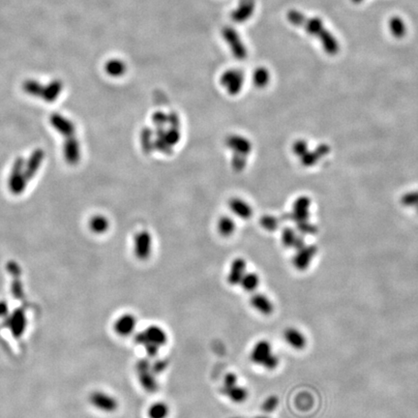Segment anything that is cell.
<instances>
[{"label":"cell","instance_id":"1","mask_svg":"<svg viewBox=\"0 0 418 418\" xmlns=\"http://www.w3.org/2000/svg\"><path fill=\"white\" fill-rule=\"evenodd\" d=\"M288 20L292 24L303 27L307 33L317 38L329 55H335L339 52V44L336 38L329 32L322 21L318 18H307L304 14L292 10L288 13Z\"/></svg>","mask_w":418,"mask_h":418},{"label":"cell","instance_id":"2","mask_svg":"<svg viewBox=\"0 0 418 418\" xmlns=\"http://www.w3.org/2000/svg\"><path fill=\"white\" fill-rule=\"evenodd\" d=\"M24 165L25 160L23 157L15 159L12 165L11 171L8 179V187L10 192L17 196L23 194L25 191L28 182L24 175Z\"/></svg>","mask_w":418,"mask_h":418},{"label":"cell","instance_id":"3","mask_svg":"<svg viewBox=\"0 0 418 418\" xmlns=\"http://www.w3.org/2000/svg\"><path fill=\"white\" fill-rule=\"evenodd\" d=\"M136 371L138 382L146 391L154 393L158 390L156 375L152 372L151 362L148 358H142L136 362Z\"/></svg>","mask_w":418,"mask_h":418},{"label":"cell","instance_id":"4","mask_svg":"<svg viewBox=\"0 0 418 418\" xmlns=\"http://www.w3.org/2000/svg\"><path fill=\"white\" fill-rule=\"evenodd\" d=\"M135 342L142 346H145L147 343H152L161 348L168 343V335L165 330L158 326H150L136 333Z\"/></svg>","mask_w":418,"mask_h":418},{"label":"cell","instance_id":"5","mask_svg":"<svg viewBox=\"0 0 418 418\" xmlns=\"http://www.w3.org/2000/svg\"><path fill=\"white\" fill-rule=\"evenodd\" d=\"M5 326L13 337L21 338L27 328V318L23 309H16L5 318Z\"/></svg>","mask_w":418,"mask_h":418},{"label":"cell","instance_id":"6","mask_svg":"<svg viewBox=\"0 0 418 418\" xmlns=\"http://www.w3.org/2000/svg\"><path fill=\"white\" fill-rule=\"evenodd\" d=\"M89 403L93 407L104 412H114L118 407L117 400L101 390L93 391L89 395Z\"/></svg>","mask_w":418,"mask_h":418},{"label":"cell","instance_id":"7","mask_svg":"<svg viewBox=\"0 0 418 418\" xmlns=\"http://www.w3.org/2000/svg\"><path fill=\"white\" fill-rule=\"evenodd\" d=\"M244 76L238 70H228L221 77V84L230 95L238 94L243 86Z\"/></svg>","mask_w":418,"mask_h":418},{"label":"cell","instance_id":"8","mask_svg":"<svg viewBox=\"0 0 418 418\" xmlns=\"http://www.w3.org/2000/svg\"><path fill=\"white\" fill-rule=\"evenodd\" d=\"M152 251V238L148 231H140L134 239V253L136 259L146 260Z\"/></svg>","mask_w":418,"mask_h":418},{"label":"cell","instance_id":"9","mask_svg":"<svg viewBox=\"0 0 418 418\" xmlns=\"http://www.w3.org/2000/svg\"><path fill=\"white\" fill-rule=\"evenodd\" d=\"M227 44L229 45L234 56L238 59H243L247 56V51L243 45L238 32L231 27H225L222 31Z\"/></svg>","mask_w":418,"mask_h":418},{"label":"cell","instance_id":"10","mask_svg":"<svg viewBox=\"0 0 418 418\" xmlns=\"http://www.w3.org/2000/svg\"><path fill=\"white\" fill-rule=\"evenodd\" d=\"M136 328V316L132 314H123L113 323L114 332L121 337L132 335Z\"/></svg>","mask_w":418,"mask_h":418},{"label":"cell","instance_id":"11","mask_svg":"<svg viewBox=\"0 0 418 418\" xmlns=\"http://www.w3.org/2000/svg\"><path fill=\"white\" fill-rule=\"evenodd\" d=\"M50 122L59 134L65 137L74 136L76 132V126L72 120L66 118L60 113H53L50 117Z\"/></svg>","mask_w":418,"mask_h":418},{"label":"cell","instance_id":"12","mask_svg":"<svg viewBox=\"0 0 418 418\" xmlns=\"http://www.w3.org/2000/svg\"><path fill=\"white\" fill-rule=\"evenodd\" d=\"M45 158V152L43 149L38 148L30 154L29 158L25 160L24 165V175L27 180H31L38 172L39 169L42 166V163Z\"/></svg>","mask_w":418,"mask_h":418},{"label":"cell","instance_id":"13","mask_svg":"<svg viewBox=\"0 0 418 418\" xmlns=\"http://www.w3.org/2000/svg\"><path fill=\"white\" fill-rule=\"evenodd\" d=\"M63 155L70 166L77 165L80 160V145L75 136L66 137L63 145Z\"/></svg>","mask_w":418,"mask_h":418},{"label":"cell","instance_id":"14","mask_svg":"<svg viewBox=\"0 0 418 418\" xmlns=\"http://www.w3.org/2000/svg\"><path fill=\"white\" fill-rule=\"evenodd\" d=\"M273 354L271 344L267 340H260L251 351V360L253 363L262 366Z\"/></svg>","mask_w":418,"mask_h":418},{"label":"cell","instance_id":"15","mask_svg":"<svg viewBox=\"0 0 418 418\" xmlns=\"http://www.w3.org/2000/svg\"><path fill=\"white\" fill-rule=\"evenodd\" d=\"M246 267H247V264H246L245 260L238 258L234 260L230 264V268L227 275L228 284L231 286L239 285L242 278L244 277V275L247 273Z\"/></svg>","mask_w":418,"mask_h":418},{"label":"cell","instance_id":"16","mask_svg":"<svg viewBox=\"0 0 418 418\" xmlns=\"http://www.w3.org/2000/svg\"><path fill=\"white\" fill-rule=\"evenodd\" d=\"M255 11V0H240L238 8L231 13V19L237 23L249 20Z\"/></svg>","mask_w":418,"mask_h":418},{"label":"cell","instance_id":"17","mask_svg":"<svg viewBox=\"0 0 418 418\" xmlns=\"http://www.w3.org/2000/svg\"><path fill=\"white\" fill-rule=\"evenodd\" d=\"M316 249L314 246L302 247L298 249V252L294 257V265L298 270H305L309 266L312 259L316 254Z\"/></svg>","mask_w":418,"mask_h":418},{"label":"cell","instance_id":"18","mask_svg":"<svg viewBox=\"0 0 418 418\" xmlns=\"http://www.w3.org/2000/svg\"><path fill=\"white\" fill-rule=\"evenodd\" d=\"M284 339L295 350H303L306 347L307 341L303 333L294 328H287L284 331Z\"/></svg>","mask_w":418,"mask_h":418},{"label":"cell","instance_id":"19","mask_svg":"<svg viewBox=\"0 0 418 418\" xmlns=\"http://www.w3.org/2000/svg\"><path fill=\"white\" fill-rule=\"evenodd\" d=\"M250 302H251V305L254 307V309L260 312L262 315L268 316L273 313L274 306L272 304L271 300L264 294H253Z\"/></svg>","mask_w":418,"mask_h":418},{"label":"cell","instance_id":"20","mask_svg":"<svg viewBox=\"0 0 418 418\" xmlns=\"http://www.w3.org/2000/svg\"><path fill=\"white\" fill-rule=\"evenodd\" d=\"M226 146L236 152V155L247 156L251 151V144L241 136H230L226 140Z\"/></svg>","mask_w":418,"mask_h":418},{"label":"cell","instance_id":"21","mask_svg":"<svg viewBox=\"0 0 418 418\" xmlns=\"http://www.w3.org/2000/svg\"><path fill=\"white\" fill-rule=\"evenodd\" d=\"M62 90H63V83L59 79L53 80L44 86V90H43L41 98L47 103L56 102Z\"/></svg>","mask_w":418,"mask_h":418},{"label":"cell","instance_id":"22","mask_svg":"<svg viewBox=\"0 0 418 418\" xmlns=\"http://www.w3.org/2000/svg\"><path fill=\"white\" fill-rule=\"evenodd\" d=\"M229 207L235 214L238 215L239 218L242 219H249L253 213V210L249 204L240 199L231 200L229 203Z\"/></svg>","mask_w":418,"mask_h":418},{"label":"cell","instance_id":"23","mask_svg":"<svg viewBox=\"0 0 418 418\" xmlns=\"http://www.w3.org/2000/svg\"><path fill=\"white\" fill-rule=\"evenodd\" d=\"M105 71L111 77H120L126 72L124 62L119 59H111L105 65Z\"/></svg>","mask_w":418,"mask_h":418},{"label":"cell","instance_id":"24","mask_svg":"<svg viewBox=\"0 0 418 418\" xmlns=\"http://www.w3.org/2000/svg\"><path fill=\"white\" fill-rule=\"evenodd\" d=\"M110 226L109 220L103 215H95L89 221V227L94 234L101 235L108 230Z\"/></svg>","mask_w":418,"mask_h":418},{"label":"cell","instance_id":"25","mask_svg":"<svg viewBox=\"0 0 418 418\" xmlns=\"http://www.w3.org/2000/svg\"><path fill=\"white\" fill-rule=\"evenodd\" d=\"M169 413L170 408L165 402H156L152 404L147 411L149 418H167Z\"/></svg>","mask_w":418,"mask_h":418},{"label":"cell","instance_id":"26","mask_svg":"<svg viewBox=\"0 0 418 418\" xmlns=\"http://www.w3.org/2000/svg\"><path fill=\"white\" fill-rule=\"evenodd\" d=\"M225 395L227 396L233 402L235 403H242L248 398V391L243 386L235 385L234 387L229 388L223 392Z\"/></svg>","mask_w":418,"mask_h":418},{"label":"cell","instance_id":"27","mask_svg":"<svg viewBox=\"0 0 418 418\" xmlns=\"http://www.w3.org/2000/svg\"><path fill=\"white\" fill-rule=\"evenodd\" d=\"M260 284V277L258 274L256 273H252V272H247L244 277L242 278L241 282H240V286L242 287V289L248 293H252L254 291H256L259 287Z\"/></svg>","mask_w":418,"mask_h":418},{"label":"cell","instance_id":"28","mask_svg":"<svg viewBox=\"0 0 418 418\" xmlns=\"http://www.w3.org/2000/svg\"><path fill=\"white\" fill-rule=\"evenodd\" d=\"M24 92L33 97H42L44 85L35 79H26L23 83Z\"/></svg>","mask_w":418,"mask_h":418},{"label":"cell","instance_id":"29","mask_svg":"<svg viewBox=\"0 0 418 418\" xmlns=\"http://www.w3.org/2000/svg\"><path fill=\"white\" fill-rule=\"evenodd\" d=\"M236 229V223L229 217H224L219 220L218 223V230L223 237H229L234 234Z\"/></svg>","mask_w":418,"mask_h":418},{"label":"cell","instance_id":"30","mask_svg":"<svg viewBox=\"0 0 418 418\" xmlns=\"http://www.w3.org/2000/svg\"><path fill=\"white\" fill-rule=\"evenodd\" d=\"M389 28L392 35L395 36L396 38H401L405 36L406 31H407L406 24L404 23V21L398 17H394L390 20Z\"/></svg>","mask_w":418,"mask_h":418},{"label":"cell","instance_id":"31","mask_svg":"<svg viewBox=\"0 0 418 418\" xmlns=\"http://www.w3.org/2000/svg\"><path fill=\"white\" fill-rule=\"evenodd\" d=\"M269 72L267 71V69L265 68H258L255 70L254 74H253V81L255 83V85L259 86V87H264L268 81H269Z\"/></svg>","mask_w":418,"mask_h":418},{"label":"cell","instance_id":"32","mask_svg":"<svg viewBox=\"0 0 418 418\" xmlns=\"http://www.w3.org/2000/svg\"><path fill=\"white\" fill-rule=\"evenodd\" d=\"M278 404H279L278 398L276 396H270L263 402L261 408L262 410L266 412H271L276 407H278Z\"/></svg>","mask_w":418,"mask_h":418},{"label":"cell","instance_id":"33","mask_svg":"<svg viewBox=\"0 0 418 418\" xmlns=\"http://www.w3.org/2000/svg\"><path fill=\"white\" fill-rule=\"evenodd\" d=\"M238 384V377L234 373H227L224 379V385H223V392H225L227 389L234 387Z\"/></svg>","mask_w":418,"mask_h":418},{"label":"cell","instance_id":"34","mask_svg":"<svg viewBox=\"0 0 418 418\" xmlns=\"http://www.w3.org/2000/svg\"><path fill=\"white\" fill-rule=\"evenodd\" d=\"M168 367V362L165 359H157L151 363V370L155 375L164 372Z\"/></svg>","mask_w":418,"mask_h":418},{"label":"cell","instance_id":"35","mask_svg":"<svg viewBox=\"0 0 418 418\" xmlns=\"http://www.w3.org/2000/svg\"><path fill=\"white\" fill-rule=\"evenodd\" d=\"M295 240H296V238L294 237L293 231H291L290 229H287V230L284 231V234H283V243L285 244V246H287V247L294 246Z\"/></svg>","mask_w":418,"mask_h":418},{"label":"cell","instance_id":"36","mask_svg":"<svg viewBox=\"0 0 418 418\" xmlns=\"http://www.w3.org/2000/svg\"><path fill=\"white\" fill-rule=\"evenodd\" d=\"M144 348H145V350L147 351V355H148L149 358H154V357H156L157 354L159 353V350H160V347H158V346L155 345V344H152V343H147V344L144 346Z\"/></svg>","mask_w":418,"mask_h":418},{"label":"cell","instance_id":"37","mask_svg":"<svg viewBox=\"0 0 418 418\" xmlns=\"http://www.w3.org/2000/svg\"><path fill=\"white\" fill-rule=\"evenodd\" d=\"M261 226H263L265 229L273 230V229H275L276 226H277V225H276V220H275V218L270 217V216L263 217V218L261 219Z\"/></svg>","mask_w":418,"mask_h":418},{"label":"cell","instance_id":"38","mask_svg":"<svg viewBox=\"0 0 418 418\" xmlns=\"http://www.w3.org/2000/svg\"><path fill=\"white\" fill-rule=\"evenodd\" d=\"M279 365V357L276 354H272L271 356L263 363L262 367L267 370H274Z\"/></svg>","mask_w":418,"mask_h":418},{"label":"cell","instance_id":"39","mask_svg":"<svg viewBox=\"0 0 418 418\" xmlns=\"http://www.w3.org/2000/svg\"><path fill=\"white\" fill-rule=\"evenodd\" d=\"M11 313L9 305L6 301L4 300H0V318H6L7 316H9V314Z\"/></svg>","mask_w":418,"mask_h":418},{"label":"cell","instance_id":"40","mask_svg":"<svg viewBox=\"0 0 418 418\" xmlns=\"http://www.w3.org/2000/svg\"><path fill=\"white\" fill-rule=\"evenodd\" d=\"M351 1H352L353 3H356V4H357V3H360V2H362L363 0H351Z\"/></svg>","mask_w":418,"mask_h":418},{"label":"cell","instance_id":"41","mask_svg":"<svg viewBox=\"0 0 418 418\" xmlns=\"http://www.w3.org/2000/svg\"><path fill=\"white\" fill-rule=\"evenodd\" d=\"M257 418H268V417H265V416H260V417H257Z\"/></svg>","mask_w":418,"mask_h":418}]
</instances>
